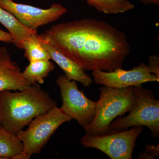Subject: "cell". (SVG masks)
I'll return each mask as SVG.
<instances>
[{"label": "cell", "mask_w": 159, "mask_h": 159, "mask_svg": "<svg viewBox=\"0 0 159 159\" xmlns=\"http://www.w3.org/2000/svg\"><path fill=\"white\" fill-rule=\"evenodd\" d=\"M39 35L84 70L122 68L130 52L124 32L93 18L54 25Z\"/></svg>", "instance_id": "6da1fadb"}, {"label": "cell", "mask_w": 159, "mask_h": 159, "mask_svg": "<svg viewBox=\"0 0 159 159\" xmlns=\"http://www.w3.org/2000/svg\"><path fill=\"white\" fill-rule=\"evenodd\" d=\"M57 106V102L39 84L19 92H0V119L2 126L16 134L35 117Z\"/></svg>", "instance_id": "7a4b0ae2"}, {"label": "cell", "mask_w": 159, "mask_h": 159, "mask_svg": "<svg viewBox=\"0 0 159 159\" xmlns=\"http://www.w3.org/2000/svg\"><path fill=\"white\" fill-rule=\"evenodd\" d=\"M99 90L96 116L91 125L84 130L86 134H98L108 131L111 122L117 117L129 112L136 101L134 87L116 89L103 85Z\"/></svg>", "instance_id": "3957f363"}, {"label": "cell", "mask_w": 159, "mask_h": 159, "mask_svg": "<svg viewBox=\"0 0 159 159\" xmlns=\"http://www.w3.org/2000/svg\"><path fill=\"white\" fill-rule=\"evenodd\" d=\"M72 120L61 109L54 107L47 112L35 117L25 130L16 134L23 144L22 153L15 159H29L33 154H38L60 125Z\"/></svg>", "instance_id": "277c9868"}, {"label": "cell", "mask_w": 159, "mask_h": 159, "mask_svg": "<svg viewBox=\"0 0 159 159\" xmlns=\"http://www.w3.org/2000/svg\"><path fill=\"white\" fill-rule=\"evenodd\" d=\"M135 104L128 116L119 117L111 122L109 131L128 129L131 127L146 126L153 139L159 136V100L151 90L142 87H134Z\"/></svg>", "instance_id": "5b68a950"}, {"label": "cell", "mask_w": 159, "mask_h": 159, "mask_svg": "<svg viewBox=\"0 0 159 159\" xmlns=\"http://www.w3.org/2000/svg\"><path fill=\"white\" fill-rule=\"evenodd\" d=\"M143 126L129 129L109 131L83 136L80 143L85 148L101 151L111 159H131L137 138L142 133Z\"/></svg>", "instance_id": "8992f818"}, {"label": "cell", "mask_w": 159, "mask_h": 159, "mask_svg": "<svg viewBox=\"0 0 159 159\" xmlns=\"http://www.w3.org/2000/svg\"><path fill=\"white\" fill-rule=\"evenodd\" d=\"M60 89L62 106L61 108L72 119H75L85 130L93 121L97 101L94 102L80 90L77 83L66 76L60 75L56 80Z\"/></svg>", "instance_id": "52a82bcc"}, {"label": "cell", "mask_w": 159, "mask_h": 159, "mask_svg": "<svg viewBox=\"0 0 159 159\" xmlns=\"http://www.w3.org/2000/svg\"><path fill=\"white\" fill-rule=\"evenodd\" d=\"M0 6L32 31L55 21L67 11L66 7L57 3H53L49 9H45L15 2L13 0H0Z\"/></svg>", "instance_id": "ba28073f"}, {"label": "cell", "mask_w": 159, "mask_h": 159, "mask_svg": "<svg viewBox=\"0 0 159 159\" xmlns=\"http://www.w3.org/2000/svg\"><path fill=\"white\" fill-rule=\"evenodd\" d=\"M92 74L95 83L113 89L140 87L145 83L159 82V78L151 73L148 65L144 63L134 67L130 70H125L122 68L111 72L95 70L93 71Z\"/></svg>", "instance_id": "9c48e42d"}, {"label": "cell", "mask_w": 159, "mask_h": 159, "mask_svg": "<svg viewBox=\"0 0 159 159\" xmlns=\"http://www.w3.org/2000/svg\"><path fill=\"white\" fill-rule=\"evenodd\" d=\"M30 85L19 66L11 59L7 48L0 45V92L21 91Z\"/></svg>", "instance_id": "30bf717a"}, {"label": "cell", "mask_w": 159, "mask_h": 159, "mask_svg": "<svg viewBox=\"0 0 159 159\" xmlns=\"http://www.w3.org/2000/svg\"><path fill=\"white\" fill-rule=\"evenodd\" d=\"M38 38L40 43L48 51L51 59L59 66L69 79L78 81L85 88L88 87L93 83L92 78L74 61L60 52L54 46L43 39L39 34Z\"/></svg>", "instance_id": "8fae6325"}, {"label": "cell", "mask_w": 159, "mask_h": 159, "mask_svg": "<svg viewBox=\"0 0 159 159\" xmlns=\"http://www.w3.org/2000/svg\"><path fill=\"white\" fill-rule=\"evenodd\" d=\"M0 23L6 27L14 39V43L17 48L23 49L24 40L30 34L37 32L24 27L15 17L0 6Z\"/></svg>", "instance_id": "7c38bea8"}, {"label": "cell", "mask_w": 159, "mask_h": 159, "mask_svg": "<svg viewBox=\"0 0 159 159\" xmlns=\"http://www.w3.org/2000/svg\"><path fill=\"white\" fill-rule=\"evenodd\" d=\"M22 142L15 134L0 126V159H15L23 152Z\"/></svg>", "instance_id": "4fadbf2b"}, {"label": "cell", "mask_w": 159, "mask_h": 159, "mask_svg": "<svg viewBox=\"0 0 159 159\" xmlns=\"http://www.w3.org/2000/svg\"><path fill=\"white\" fill-rule=\"evenodd\" d=\"M54 68L55 66L50 60L36 61L30 62L22 74L30 85L43 84L45 79Z\"/></svg>", "instance_id": "5bb4252c"}, {"label": "cell", "mask_w": 159, "mask_h": 159, "mask_svg": "<svg viewBox=\"0 0 159 159\" xmlns=\"http://www.w3.org/2000/svg\"><path fill=\"white\" fill-rule=\"evenodd\" d=\"M89 6L106 14L124 13L134 8L129 0H84Z\"/></svg>", "instance_id": "9a60e30c"}, {"label": "cell", "mask_w": 159, "mask_h": 159, "mask_svg": "<svg viewBox=\"0 0 159 159\" xmlns=\"http://www.w3.org/2000/svg\"><path fill=\"white\" fill-rule=\"evenodd\" d=\"M23 49L25 57L29 62L39 60H50L51 55L39 39L37 32L30 34L24 40Z\"/></svg>", "instance_id": "2e32d148"}, {"label": "cell", "mask_w": 159, "mask_h": 159, "mask_svg": "<svg viewBox=\"0 0 159 159\" xmlns=\"http://www.w3.org/2000/svg\"><path fill=\"white\" fill-rule=\"evenodd\" d=\"M148 65L151 73H152L159 79V57L156 55H151L148 58Z\"/></svg>", "instance_id": "e0dca14e"}, {"label": "cell", "mask_w": 159, "mask_h": 159, "mask_svg": "<svg viewBox=\"0 0 159 159\" xmlns=\"http://www.w3.org/2000/svg\"><path fill=\"white\" fill-rule=\"evenodd\" d=\"M145 150L150 154L154 159L159 156V145L146 144L145 146Z\"/></svg>", "instance_id": "ac0fdd59"}, {"label": "cell", "mask_w": 159, "mask_h": 159, "mask_svg": "<svg viewBox=\"0 0 159 159\" xmlns=\"http://www.w3.org/2000/svg\"><path fill=\"white\" fill-rule=\"evenodd\" d=\"M0 42L8 43H14V39L9 32H6L0 29Z\"/></svg>", "instance_id": "d6986e66"}, {"label": "cell", "mask_w": 159, "mask_h": 159, "mask_svg": "<svg viewBox=\"0 0 159 159\" xmlns=\"http://www.w3.org/2000/svg\"><path fill=\"white\" fill-rule=\"evenodd\" d=\"M138 159H154L150 154H149L147 152L146 150H144L142 151L140 153H139Z\"/></svg>", "instance_id": "ffe728a7"}, {"label": "cell", "mask_w": 159, "mask_h": 159, "mask_svg": "<svg viewBox=\"0 0 159 159\" xmlns=\"http://www.w3.org/2000/svg\"><path fill=\"white\" fill-rule=\"evenodd\" d=\"M142 3L145 5H150V4H153V5L159 6V0H140Z\"/></svg>", "instance_id": "44dd1931"}, {"label": "cell", "mask_w": 159, "mask_h": 159, "mask_svg": "<svg viewBox=\"0 0 159 159\" xmlns=\"http://www.w3.org/2000/svg\"><path fill=\"white\" fill-rule=\"evenodd\" d=\"M2 126V124H1V119H0V126Z\"/></svg>", "instance_id": "7402d4cb"}]
</instances>
